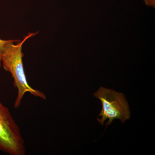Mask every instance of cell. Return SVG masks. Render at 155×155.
I'll return each mask as SVG.
<instances>
[{
	"instance_id": "1",
	"label": "cell",
	"mask_w": 155,
	"mask_h": 155,
	"mask_svg": "<svg viewBox=\"0 0 155 155\" xmlns=\"http://www.w3.org/2000/svg\"><path fill=\"white\" fill-rule=\"evenodd\" d=\"M38 32L29 33L25 36L22 41L18 40H12L6 45L3 51L2 65L3 68L10 72L14 78V86L17 88L18 94L14 102L15 109L19 107L22 103L24 94L29 93L34 96L42 99L46 100V96L43 92L31 87L28 84L23 68L22 53L23 44L28 38L35 36Z\"/></svg>"
},
{
	"instance_id": "2",
	"label": "cell",
	"mask_w": 155,
	"mask_h": 155,
	"mask_svg": "<svg viewBox=\"0 0 155 155\" xmlns=\"http://www.w3.org/2000/svg\"><path fill=\"white\" fill-rule=\"evenodd\" d=\"M102 104L101 111L97 119L101 125L106 126L110 125L115 119H119L124 123L130 119V113L129 105L125 96L122 93L101 87L94 94Z\"/></svg>"
},
{
	"instance_id": "3",
	"label": "cell",
	"mask_w": 155,
	"mask_h": 155,
	"mask_svg": "<svg viewBox=\"0 0 155 155\" xmlns=\"http://www.w3.org/2000/svg\"><path fill=\"white\" fill-rule=\"evenodd\" d=\"M0 151L11 155H25L26 151L20 128L8 108L1 102Z\"/></svg>"
},
{
	"instance_id": "4",
	"label": "cell",
	"mask_w": 155,
	"mask_h": 155,
	"mask_svg": "<svg viewBox=\"0 0 155 155\" xmlns=\"http://www.w3.org/2000/svg\"><path fill=\"white\" fill-rule=\"evenodd\" d=\"M12 41V40H4L0 38V69L2 66V54L3 51L5 46L7 44Z\"/></svg>"
},
{
	"instance_id": "5",
	"label": "cell",
	"mask_w": 155,
	"mask_h": 155,
	"mask_svg": "<svg viewBox=\"0 0 155 155\" xmlns=\"http://www.w3.org/2000/svg\"><path fill=\"white\" fill-rule=\"evenodd\" d=\"M145 3L147 5L149 6H155V0H144Z\"/></svg>"
}]
</instances>
